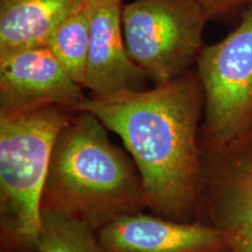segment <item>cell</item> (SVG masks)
Instances as JSON below:
<instances>
[{
    "label": "cell",
    "instance_id": "5bb4252c",
    "mask_svg": "<svg viewBox=\"0 0 252 252\" xmlns=\"http://www.w3.org/2000/svg\"><path fill=\"white\" fill-rule=\"evenodd\" d=\"M1 252H13V251H9V250H5V249H1Z\"/></svg>",
    "mask_w": 252,
    "mask_h": 252
},
{
    "label": "cell",
    "instance_id": "6da1fadb",
    "mask_svg": "<svg viewBox=\"0 0 252 252\" xmlns=\"http://www.w3.org/2000/svg\"><path fill=\"white\" fill-rule=\"evenodd\" d=\"M121 138L140 173L154 215L195 222L201 186L204 94L196 68L153 89L91 94L78 111Z\"/></svg>",
    "mask_w": 252,
    "mask_h": 252
},
{
    "label": "cell",
    "instance_id": "4fadbf2b",
    "mask_svg": "<svg viewBox=\"0 0 252 252\" xmlns=\"http://www.w3.org/2000/svg\"><path fill=\"white\" fill-rule=\"evenodd\" d=\"M204 9L210 20L234 13L237 8L248 5L250 0H194Z\"/></svg>",
    "mask_w": 252,
    "mask_h": 252
},
{
    "label": "cell",
    "instance_id": "9a60e30c",
    "mask_svg": "<svg viewBox=\"0 0 252 252\" xmlns=\"http://www.w3.org/2000/svg\"><path fill=\"white\" fill-rule=\"evenodd\" d=\"M250 1H252V0H250Z\"/></svg>",
    "mask_w": 252,
    "mask_h": 252
},
{
    "label": "cell",
    "instance_id": "9c48e42d",
    "mask_svg": "<svg viewBox=\"0 0 252 252\" xmlns=\"http://www.w3.org/2000/svg\"><path fill=\"white\" fill-rule=\"evenodd\" d=\"M87 6L90 45L84 89L98 96L147 89L149 78L126 49L122 0H87Z\"/></svg>",
    "mask_w": 252,
    "mask_h": 252
},
{
    "label": "cell",
    "instance_id": "52a82bcc",
    "mask_svg": "<svg viewBox=\"0 0 252 252\" xmlns=\"http://www.w3.org/2000/svg\"><path fill=\"white\" fill-rule=\"evenodd\" d=\"M83 89L43 46L0 56V116L48 105L78 111Z\"/></svg>",
    "mask_w": 252,
    "mask_h": 252
},
{
    "label": "cell",
    "instance_id": "3957f363",
    "mask_svg": "<svg viewBox=\"0 0 252 252\" xmlns=\"http://www.w3.org/2000/svg\"><path fill=\"white\" fill-rule=\"evenodd\" d=\"M72 111L48 105L0 116V242L13 252H37L41 201L50 158Z\"/></svg>",
    "mask_w": 252,
    "mask_h": 252
},
{
    "label": "cell",
    "instance_id": "30bf717a",
    "mask_svg": "<svg viewBox=\"0 0 252 252\" xmlns=\"http://www.w3.org/2000/svg\"><path fill=\"white\" fill-rule=\"evenodd\" d=\"M87 0H0V56L45 46Z\"/></svg>",
    "mask_w": 252,
    "mask_h": 252
},
{
    "label": "cell",
    "instance_id": "ba28073f",
    "mask_svg": "<svg viewBox=\"0 0 252 252\" xmlns=\"http://www.w3.org/2000/svg\"><path fill=\"white\" fill-rule=\"evenodd\" d=\"M102 252H226L222 232L143 212L119 216L96 232Z\"/></svg>",
    "mask_w": 252,
    "mask_h": 252
},
{
    "label": "cell",
    "instance_id": "8992f818",
    "mask_svg": "<svg viewBox=\"0 0 252 252\" xmlns=\"http://www.w3.org/2000/svg\"><path fill=\"white\" fill-rule=\"evenodd\" d=\"M201 151L195 222L220 230L226 252H252V125L226 145Z\"/></svg>",
    "mask_w": 252,
    "mask_h": 252
},
{
    "label": "cell",
    "instance_id": "7a4b0ae2",
    "mask_svg": "<svg viewBox=\"0 0 252 252\" xmlns=\"http://www.w3.org/2000/svg\"><path fill=\"white\" fill-rule=\"evenodd\" d=\"M147 200L128 153L88 111H75L50 158L41 212L77 220L94 232L119 216L143 212Z\"/></svg>",
    "mask_w": 252,
    "mask_h": 252
},
{
    "label": "cell",
    "instance_id": "8fae6325",
    "mask_svg": "<svg viewBox=\"0 0 252 252\" xmlns=\"http://www.w3.org/2000/svg\"><path fill=\"white\" fill-rule=\"evenodd\" d=\"M90 45V17L87 2L50 34L45 46L72 81L84 88Z\"/></svg>",
    "mask_w": 252,
    "mask_h": 252
},
{
    "label": "cell",
    "instance_id": "277c9868",
    "mask_svg": "<svg viewBox=\"0 0 252 252\" xmlns=\"http://www.w3.org/2000/svg\"><path fill=\"white\" fill-rule=\"evenodd\" d=\"M210 19L194 0H133L123 6L128 55L154 86L193 69Z\"/></svg>",
    "mask_w": 252,
    "mask_h": 252
},
{
    "label": "cell",
    "instance_id": "7c38bea8",
    "mask_svg": "<svg viewBox=\"0 0 252 252\" xmlns=\"http://www.w3.org/2000/svg\"><path fill=\"white\" fill-rule=\"evenodd\" d=\"M37 252H102L90 226L42 213Z\"/></svg>",
    "mask_w": 252,
    "mask_h": 252
},
{
    "label": "cell",
    "instance_id": "5b68a950",
    "mask_svg": "<svg viewBox=\"0 0 252 252\" xmlns=\"http://www.w3.org/2000/svg\"><path fill=\"white\" fill-rule=\"evenodd\" d=\"M195 65L204 94L200 145L215 149L252 125V1L234 31L203 47Z\"/></svg>",
    "mask_w": 252,
    "mask_h": 252
}]
</instances>
